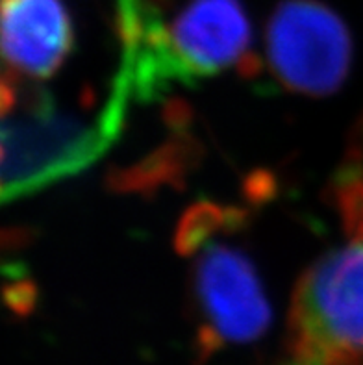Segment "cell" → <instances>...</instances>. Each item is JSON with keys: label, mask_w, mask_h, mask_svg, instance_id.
Returning <instances> with one entry per match:
<instances>
[{"label": "cell", "mask_w": 363, "mask_h": 365, "mask_svg": "<svg viewBox=\"0 0 363 365\" xmlns=\"http://www.w3.org/2000/svg\"><path fill=\"white\" fill-rule=\"evenodd\" d=\"M130 101L126 83L116 76L106 106L83 120L58 110L41 89L4 74L2 200L43 190L98 160L119 135Z\"/></svg>", "instance_id": "obj_3"}, {"label": "cell", "mask_w": 363, "mask_h": 365, "mask_svg": "<svg viewBox=\"0 0 363 365\" xmlns=\"http://www.w3.org/2000/svg\"><path fill=\"white\" fill-rule=\"evenodd\" d=\"M267 69L282 88L327 97L350 71L352 39L334 9L319 0H282L265 36Z\"/></svg>", "instance_id": "obj_5"}, {"label": "cell", "mask_w": 363, "mask_h": 365, "mask_svg": "<svg viewBox=\"0 0 363 365\" xmlns=\"http://www.w3.org/2000/svg\"><path fill=\"white\" fill-rule=\"evenodd\" d=\"M278 365H308V364H304V361L295 360V358L287 356V360H284V361H282V364H278Z\"/></svg>", "instance_id": "obj_8"}, {"label": "cell", "mask_w": 363, "mask_h": 365, "mask_svg": "<svg viewBox=\"0 0 363 365\" xmlns=\"http://www.w3.org/2000/svg\"><path fill=\"white\" fill-rule=\"evenodd\" d=\"M245 221L240 208L213 202L193 204L178 221L175 247L191 259L189 299L195 349L203 360L256 341L271 327V304L256 265L230 241Z\"/></svg>", "instance_id": "obj_2"}, {"label": "cell", "mask_w": 363, "mask_h": 365, "mask_svg": "<svg viewBox=\"0 0 363 365\" xmlns=\"http://www.w3.org/2000/svg\"><path fill=\"white\" fill-rule=\"evenodd\" d=\"M74 48V28L63 0H2L6 76L39 82L54 76Z\"/></svg>", "instance_id": "obj_6"}, {"label": "cell", "mask_w": 363, "mask_h": 365, "mask_svg": "<svg viewBox=\"0 0 363 365\" xmlns=\"http://www.w3.org/2000/svg\"><path fill=\"white\" fill-rule=\"evenodd\" d=\"M287 356L363 365V240L319 258L299 278L287 314Z\"/></svg>", "instance_id": "obj_4"}, {"label": "cell", "mask_w": 363, "mask_h": 365, "mask_svg": "<svg viewBox=\"0 0 363 365\" xmlns=\"http://www.w3.org/2000/svg\"><path fill=\"white\" fill-rule=\"evenodd\" d=\"M119 74L133 101H160L225 71L254 74L250 21L241 0H188L170 19L163 0H116Z\"/></svg>", "instance_id": "obj_1"}, {"label": "cell", "mask_w": 363, "mask_h": 365, "mask_svg": "<svg viewBox=\"0 0 363 365\" xmlns=\"http://www.w3.org/2000/svg\"><path fill=\"white\" fill-rule=\"evenodd\" d=\"M330 197L350 240H363V123L334 175Z\"/></svg>", "instance_id": "obj_7"}]
</instances>
